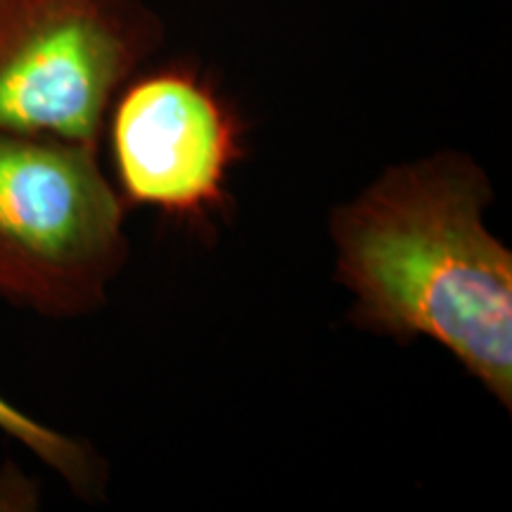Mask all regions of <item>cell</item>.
I'll list each match as a JSON object with an SVG mask.
<instances>
[{"instance_id": "6da1fadb", "label": "cell", "mask_w": 512, "mask_h": 512, "mask_svg": "<svg viewBox=\"0 0 512 512\" xmlns=\"http://www.w3.org/2000/svg\"><path fill=\"white\" fill-rule=\"evenodd\" d=\"M491 185L441 152L387 169L330 221L337 280L370 332L427 337L512 406V254L486 228Z\"/></svg>"}, {"instance_id": "7a4b0ae2", "label": "cell", "mask_w": 512, "mask_h": 512, "mask_svg": "<svg viewBox=\"0 0 512 512\" xmlns=\"http://www.w3.org/2000/svg\"><path fill=\"white\" fill-rule=\"evenodd\" d=\"M124 200L98 145L0 131V297L86 316L126 264Z\"/></svg>"}, {"instance_id": "3957f363", "label": "cell", "mask_w": 512, "mask_h": 512, "mask_svg": "<svg viewBox=\"0 0 512 512\" xmlns=\"http://www.w3.org/2000/svg\"><path fill=\"white\" fill-rule=\"evenodd\" d=\"M162 34L143 0H0V131L98 145Z\"/></svg>"}, {"instance_id": "277c9868", "label": "cell", "mask_w": 512, "mask_h": 512, "mask_svg": "<svg viewBox=\"0 0 512 512\" xmlns=\"http://www.w3.org/2000/svg\"><path fill=\"white\" fill-rule=\"evenodd\" d=\"M121 200L204 221L228 202L242 157L238 114L188 64H166L124 83L107 114Z\"/></svg>"}, {"instance_id": "5b68a950", "label": "cell", "mask_w": 512, "mask_h": 512, "mask_svg": "<svg viewBox=\"0 0 512 512\" xmlns=\"http://www.w3.org/2000/svg\"><path fill=\"white\" fill-rule=\"evenodd\" d=\"M0 430L27 446L48 467H53L79 494H91V489L98 486L100 467L86 446L17 411L3 396H0Z\"/></svg>"}]
</instances>
